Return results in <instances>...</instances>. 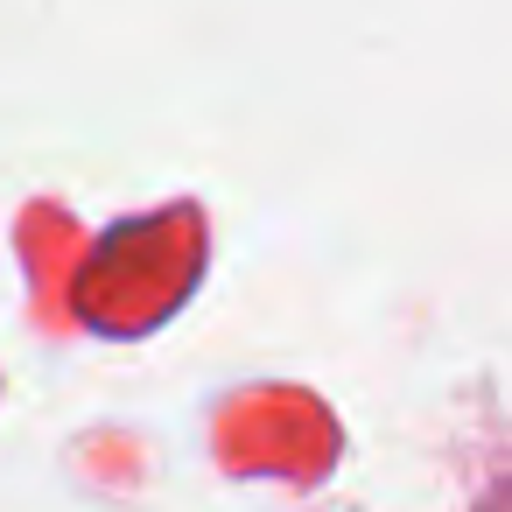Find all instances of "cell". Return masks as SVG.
I'll return each mask as SVG.
<instances>
[{"label":"cell","mask_w":512,"mask_h":512,"mask_svg":"<svg viewBox=\"0 0 512 512\" xmlns=\"http://www.w3.org/2000/svg\"><path fill=\"white\" fill-rule=\"evenodd\" d=\"M491 512H512V491H505V498H498V505H491Z\"/></svg>","instance_id":"cell-1"}]
</instances>
